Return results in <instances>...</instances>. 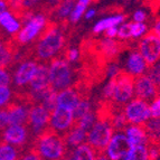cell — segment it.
<instances>
[{
  "mask_svg": "<svg viewBox=\"0 0 160 160\" xmlns=\"http://www.w3.org/2000/svg\"><path fill=\"white\" fill-rule=\"evenodd\" d=\"M68 30V25L65 26L48 19L47 24L36 39L27 46L30 53V58H34L39 63L49 64L53 58L63 56V53L67 47V40L69 39Z\"/></svg>",
  "mask_w": 160,
  "mask_h": 160,
  "instance_id": "1",
  "label": "cell"
},
{
  "mask_svg": "<svg viewBox=\"0 0 160 160\" xmlns=\"http://www.w3.org/2000/svg\"><path fill=\"white\" fill-rule=\"evenodd\" d=\"M27 148L32 150L38 159H66L67 146L64 138L51 127L32 138Z\"/></svg>",
  "mask_w": 160,
  "mask_h": 160,
  "instance_id": "2",
  "label": "cell"
},
{
  "mask_svg": "<svg viewBox=\"0 0 160 160\" xmlns=\"http://www.w3.org/2000/svg\"><path fill=\"white\" fill-rule=\"evenodd\" d=\"M49 76L51 86L55 91H62L73 85L74 78H78L76 69L71 67L64 57H55L49 62Z\"/></svg>",
  "mask_w": 160,
  "mask_h": 160,
  "instance_id": "3",
  "label": "cell"
},
{
  "mask_svg": "<svg viewBox=\"0 0 160 160\" xmlns=\"http://www.w3.org/2000/svg\"><path fill=\"white\" fill-rule=\"evenodd\" d=\"M114 133V129L107 120H96L90 130L88 131L86 141L98 153L99 159H104L105 149Z\"/></svg>",
  "mask_w": 160,
  "mask_h": 160,
  "instance_id": "4",
  "label": "cell"
},
{
  "mask_svg": "<svg viewBox=\"0 0 160 160\" xmlns=\"http://www.w3.org/2000/svg\"><path fill=\"white\" fill-rule=\"evenodd\" d=\"M134 78L136 76L126 69H120L117 74V83L111 101L119 105H126L134 94Z\"/></svg>",
  "mask_w": 160,
  "mask_h": 160,
  "instance_id": "5",
  "label": "cell"
},
{
  "mask_svg": "<svg viewBox=\"0 0 160 160\" xmlns=\"http://www.w3.org/2000/svg\"><path fill=\"white\" fill-rule=\"evenodd\" d=\"M48 19L49 18L44 13H36L28 22H25L22 29H19V32L12 35V39L18 45H28L34 39H36V37L47 24Z\"/></svg>",
  "mask_w": 160,
  "mask_h": 160,
  "instance_id": "6",
  "label": "cell"
},
{
  "mask_svg": "<svg viewBox=\"0 0 160 160\" xmlns=\"http://www.w3.org/2000/svg\"><path fill=\"white\" fill-rule=\"evenodd\" d=\"M49 120H51V112L46 110L43 105L35 104L30 108L27 128L29 130L32 139L44 132L49 127Z\"/></svg>",
  "mask_w": 160,
  "mask_h": 160,
  "instance_id": "7",
  "label": "cell"
},
{
  "mask_svg": "<svg viewBox=\"0 0 160 160\" xmlns=\"http://www.w3.org/2000/svg\"><path fill=\"white\" fill-rule=\"evenodd\" d=\"M138 51L141 53L147 62L148 66L160 59V38L153 29L148 32L137 46Z\"/></svg>",
  "mask_w": 160,
  "mask_h": 160,
  "instance_id": "8",
  "label": "cell"
},
{
  "mask_svg": "<svg viewBox=\"0 0 160 160\" xmlns=\"http://www.w3.org/2000/svg\"><path fill=\"white\" fill-rule=\"evenodd\" d=\"M2 140L25 151L28 147V144L30 143L32 137H30L29 130L26 126L9 124L3 131Z\"/></svg>",
  "mask_w": 160,
  "mask_h": 160,
  "instance_id": "9",
  "label": "cell"
},
{
  "mask_svg": "<svg viewBox=\"0 0 160 160\" xmlns=\"http://www.w3.org/2000/svg\"><path fill=\"white\" fill-rule=\"evenodd\" d=\"M132 147L133 146L126 134L115 132L113 133L112 138L105 149V155H107L108 159H126Z\"/></svg>",
  "mask_w": 160,
  "mask_h": 160,
  "instance_id": "10",
  "label": "cell"
},
{
  "mask_svg": "<svg viewBox=\"0 0 160 160\" xmlns=\"http://www.w3.org/2000/svg\"><path fill=\"white\" fill-rule=\"evenodd\" d=\"M124 114L129 123H143L151 118L150 105L147 101L136 98L124 105Z\"/></svg>",
  "mask_w": 160,
  "mask_h": 160,
  "instance_id": "11",
  "label": "cell"
},
{
  "mask_svg": "<svg viewBox=\"0 0 160 160\" xmlns=\"http://www.w3.org/2000/svg\"><path fill=\"white\" fill-rule=\"evenodd\" d=\"M24 46V45H22ZM12 39L6 37L0 39V68H8L18 63L19 52L22 47Z\"/></svg>",
  "mask_w": 160,
  "mask_h": 160,
  "instance_id": "12",
  "label": "cell"
},
{
  "mask_svg": "<svg viewBox=\"0 0 160 160\" xmlns=\"http://www.w3.org/2000/svg\"><path fill=\"white\" fill-rule=\"evenodd\" d=\"M73 123H74V117H73V111L71 110L65 109L63 107H57L51 113L49 127L62 136L72 128Z\"/></svg>",
  "mask_w": 160,
  "mask_h": 160,
  "instance_id": "13",
  "label": "cell"
},
{
  "mask_svg": "<svg viewBox=\"0 0 160 160\" xmlns=\"http://www.w3.org/2000/svg\"><path fill=\"white\" fill-rule=\"evenodd\" d=\"M160 94V90L148 75H139L134 78V95L144 101H153Z\"/></svg>",
  "mask_w": 160,
  "mask_h": 160,
  "instance_id": "14",
  "label": "cell"
},
{
  "mask_svg": "<svg viewBox=\"0 0 160 160\" xmlns=\"http://www.w3.org/2000/svg\"><path fill=\"white\" fill-rule=\"evenodd\" d=\"M3 108L8 112L9 124H22L27 127L32 105L20 102L18 100L11 99L10 102Z\"/></svg>",
  "mask_w": 160,
  "mask_h": 160,
  "instance_id": "15",
  "label": "cell"
},
{
  "mask_svg": "<svg viewBox=\"0 0 160 160\" xmlns=\"http://www.w3.org/2000/svg\"><path fill=\"white\" fill-rule=\"evenodd\" d=\"M38 63L36 61L26 59L19 63V67L13 73V88H20L29 84L34 76L36 69H37Z\"/></svg>",
  "mask_w": 160,
  "mask_h": 160,
  "instance_id": "16",
  "label": "cell"
},
{
  "mask_svg": "<svg viewBox=\"0 0 160 160\" xmlns=\"http://www.w3.org/2000/svg\"><path fill=\"white\" fill-rule=\"evenodd\" d=\"M48 64L45 63H39L37 66V69L32 76V81L29 82L30 91H38L43 90L48 86H51V76H49V67Z\"/></svg>",
  "mask_w": 160,
  "mask_h": 160,
  "instance_id": "17",
  "label": "cell"
},
{
  "mask_svg": "<svg viewBox=\"0 0 160 160\" xmlns=\"http://www.w3.org/2000/svg\"><path fill=\"white\" fill-rule=\"evenodd\" d=\"M81 100H82L81 93L78 91V88L72 85L62 90L61 93L57 94V107H63L73 111Z\"/></svg>",
  "mask_w": 160,
  "mask_h": 160,
  "instance_id": "18",
  "label": "cell"
},
{
  "mask_svg": "<svg viewBox=\"0 0 160 160\" xmlns=\"http://www.w3.org/2000/svg\"><path fill=\"white\" fill-rule=\"evenodd\" d=\"M66 159H73V160H94L99 159L98 153L90 144L81 143L74 148H69L67 149Z\"/></svg>",
  "mask_w": 160,
  "mask_h": 160,
  "instance_id": "19",
  "label": "cell"
},
{
  "mask_svg": "<svg viewBox=\"0 0 160 160\" xmlns=\"http://www.w3.org/2000/svg\"><path fill=\"white\" fill-rule=\"evenodd\" d=\"M75 7V0H61L49 19L62 25L69 24V15Z\"/></svg>",
  "mask_w": 160,
  "mask_h": 160,
  "instance_id": "20",
  "label": "cell"
},
{
  "mask_svg": "<svg viewBox=\"0 0 160 160\" xmlns=\"http://www.w3.org/2000/svg\"><path fill=\"white\" fill-rule=\"evenodd\" d=\"M127 68L128 72L131 73L133 76H139L146 73L148 68V64L144 57L141 55L139 51H134L130 54V56L127 62Z\"/></svg>",
  "mask_w": 160,
  "mask_h": 160,
  "instance_id": "21",
  "label": "cell"
},
{
  "mask_svg": "<svg viewBox=\"0 0 160 160\" xmlns=\"http://www.w3.org/2000/svg\"><path fill=\"white\" fill-rule=\"evenodd\" d=\"M127 137L132 143V146H139V144H147L148 134L146 129L143 128L142 123H132V126H127L126 130Z\"/></svg>",
  "mask_w": 160,
  "mask_h": 160,
  "instance_id": "22",
  "label": "cell"
},
{
  "mask_svg": "<svg viewBox=\"0 0 160 160\" xmlns=\"http://www.w3.org/2000/svg\"><path fill=\"white\" fill-rule=\"evenodd\" d=\"M86 136H88V131L84 130L81 127L73 124L72 128L69 129L65 134H63V138L65 140L67 149H69V148H74L78 144L83 143L86 140Z\"/></svg>",
  "mask_w": 160,
  "mask_h": 160,
  "instance_id": "23",
  "label": "cell"
},
{
  "mask_svg": "<svg viewBox=\"0 0 160 160\" xmlns=\"http://www.w3.org/2000/svg\"><path fill=\"white\" fill-rule=\"evenodd\" d=\"M0 26L5 28L6 32L8 34H16L19 32L22 24L18 22V19L13 16L9 10H5L3 12L0 13Z\"/></svg>",
  "mask_w": 160,
  "mask_h": 160,
  "instance_id": "24",
  "label": "cell"
},
{
  "mask_svg": "<svg viewBox=\"0 0 160 160\" xmlns=\"http://www.w3.org/2000/svg\"><path fill=\"white\" fill-rule=\"evenodd\" d=\"M127 18H128L127 15L119 13V15H114V16H111V17H108V18L102 19L101 22H96L95 26L93 27V34H100V32H104V30L110 28V27L118 26L119 24L123 22V20H126Z\"/></svg>",
  "mask_w": 160,
  "mask_h": 160,
  "instance_id": "25",
  "label": "cell"
},
{
  "mask_svg": "<svg viewBox=\"0 0 160 160\" xmlns=\"http://www.w3.org/2000/svg\"><path fill=\"white\" fill-rule=\"evenodd\" d=\"M22 150L15 147L12 144L7 143L5 141L0 142V160H15L20 159L22 155Z\"/></svg>",
  "mask_w": 160,
  "mask_h": 160,
  "instance_id": "26",
  "label": "cell"
},
{
  "mask_svg": "<svg viewBox=\"0 0 160 160\" xmlns=\"http://www.w3.org/2000/svg\"><path fill=\"white\" fill-rule=\"evenodd\" d=\"M92 111V105L90 99H82L78 104L75 107V109L73 110V117H74V122L75 121L80 120L81 118H83L84 115H86L88 113H90Z\"/></svg>",
  "mask_w": 160,
  "mask_h": 160,
  "instance_id": "27",
  "label": "cell"
},
{
  "mask_svg": "<svg viewBox=\"0 0 160 160\" xmlns=\"http://www.w3.org/2000/svg\"><path fill=\"white\" fill-rule=\"evenodd\" d=\"M90 3H92V0H78L73 11L69 15V22H73V24L78 22Z\"/></svg>",
  "mask_w": 160,
  "mask_h": 160,
  "instance_id": "28",
  "label": "cell"
},
{
  "mask_svg": "<svg viewBox=\"0 0 160 160\" xmlns=\"http://www.w3.org/2000/svg\"><path fill=\"white\" fill-rule=\"evenodd\" d=\"M149 153H148V146L147 144H139L133 146L129 155L127 156V160H137V159H148Z\"/></svg>",
  "mask_w": 160,
  "mask_h": 160,
  "instance_id": "29",
  "label": "cell"
},
{
  "mask_svg": "<svg viewBox=\"0 0 160 160\" xmlns=\"http://www.w3.org/2000/svg\"><path fill=\"white\" fill-rule=\"evenodd\" d=\"M146 75H148L153 81V83L160 90V59H158L156 63L148 66L147 71H146Z\"/></svg>",
  "mask_w": 160,
  "mask_h": 160,
  "instance_id": "30",
  "label": "cell"
},
{
  "mask_svg": "<svg viewBox=\"0 0 160 160\" xmlns=\"http://www.w3.org/2000/svg\"><path fill=\"white\" fill-rule=\"evenodd\" d=\"M131 27H132V22H126L122 24L119 28H118V37L121 40H129L130 37H132V32H131Z\"/></svg>",
  "mask_w": 160,
  "mask_h": 160,
  "instance_id": "31",
  "label": "cell"
},
{
  "mask_svg": "<svg viewBox=\"0 0 160 160\" xmlns=\"http://www.w3.org/2000/svg\"><path fill=\"white\" fill-rule=\"evenodd\" d=\"M80 56H81L80 48H68V46H67L62 57H64L68 63H74V62L80 59Z\"/></svg>",
  "mask_w": 160,
  "mask_h": 160,
  "instance_id": "32",
  "label": "cell"
},
{
  "mask_svg": "<svg viewBox=\"0 0 160 160\" xmlns=\"http://www.w3.org/2000/svg\"><path fill=\"white\" fill-rule=\"evenodd\" d=\"M12 98V92L8 86H2L0 88V109H2L10 102Z\"/></svg>",
  "mask_w": 160,
  "mask_h": 160,
  "instance_id": "33",
  "label": "cell"
},
{
  "mask_svg": "<svg viewBox=\"0 0 160 160\" xmlns=\"http://www.w3.org/2000/svg\"><path fill=\"white\" fill-rule=\"evenodd\" d=\"M9 126V117H8V112L5 108L0 109V139L2 140V133L5 129ZM3 141V140H2Z\"/></svg>",
  "mask_w": 160,
  "mask_h": 160,
  "instance_id": "34",
  "label": "cell"
},
{
  "mask_svg": "<svg viewBox=\"0 0 160 160\" xmlns=\"http://www.w3.org/2000/svg\"><path fill=\"white\" fill-rule=\"evenodd\" d=\"M147 32V26L142 22H132V27H131V32H132V38H139L141 35H143Z\"/></svg>",
  "mask_w": 160,
  "mask_h": 160,
  "instance_id": "35",
  "label": "cell"
},
{
  "mask_svg": "<svg viewBox=\"0 0 160 160\" xmlns=\"http://www.w3.org/2000/svg\"><path fill=\"white\" fill-rule=\"evenodd\" d=\"M150 113L151 118H160V94L152 101V104L150 105Z\"/></svg>",
  "mask_w": 160,
  "mask_h": 160,
  "instance_id": "36",
  "label": "cell"
},
{
  "mask_svg": "<svg viewBox=\"0 0 160 160\" xmlns=\"http://www.w3.org/2000/svg\"><path fill=\"white\" fill-rule=\"evenodd\" d=\"M11 83V76L5 68H0V88L2 86H9Z\"/></svg>",
  "mask_w": 160,
  "mask_h": 160,
  "instance_id": "37",
  "label": "cell"
},
{
  "mask_svg": "<svg viewBox=\"0 0 160 160\" xmlns=\"http://www.w3.org/2000/svg\"><path fill=\"white\" fill-rule=\"evenodd\" d=\"M118 35V28L117 26H112L108 28V29L104 30V37H108V38H114L117 37Z\"/></svg>",
  "mask_w": 160,
  "mask_h": 160,
  "instance_id": "38",
  "label": "cell"
},
{
  "mask_svg": "<svg viewBox=\"0 0 160 160\" xmlns=\"http://www.w3.org/2000/svg\"><path fill=\"white\" fill-rule=\"evenodd\" d=\"M147 18V15L143 10H137L133 13V20L134 22H143Z\"/></svg>",
  "mask_w": 160,
  "mask_h": 160,
  "instance_id": "39",
  "label": "cell"
},
{
  "mask_svg": "<svg viewBox=\"0 0 160 160\" xmlns=\"http://www.w3.org/2000/svg\"><path fill=\"white\" fill-rule=\"evenodd\" d=\"M8 10V0H0V13Z\"/></svg>",
  "mask_w": 160,
  "mask_h": 160,
  "instance_id": "40",
  "label": "cell"
},
{
  "mask_svg": "<svg viewBox=\"0 0 160 160\" xmlns=\"http://www.w3.org/2000/svg\"><path fill=\"white\" fill-rule=\"evenodd\" d=\"M153 30H155L156 34H157L160 38V18H158L155 22V25H153Z\"/></svg>",
  "mask_w": 160,
  "mask_h": 160,
  "instance_id": "41",
  "label": "cell"
},
{
  "mask_svg": "<svg viewBox=\"0 0 160 160\" xmlns=\"http://www.w3.org/2000/svg\"><path fill=\"white\" fill-rule=\"evenodd\" d=\"M95 13H96V11L94 10V9H90V10L86 11V13H85V19H86V20H88V19L93 18Z\"/></svg>",
  "mask_w": 160,
  "mask_h": 160,
  "instance_id": "42",
  "label": "cell"
},
{
  "mask_svg": "<svg viewBox=\"0 0 160 160\" xmlns=\"http://www.w3.org/2000/svg\"><path fill=\"white\" fill-rule=\"evenodd\" d=\"M152 144H157V146H159V147H160V133H159V136H158L156 142H155V143H152Z\"/></svg>",
  "mask_w": 160,
  "mask_h": 160,
  "instance_id": "43",
  "label": "cell"
},
{
  "mask_svg": "<svg viewBox=\"0 0 160 160\" xmlns=\"http://www.w3.org/2000/svg\"><path fill=\"white\" fill-rule=\"evenodd\" d=\"M6 37H7V36H5V35L2 34V32L0 30V39H1V38H6Z\"/></svg>",
  "mask_w": 160,
  "mask_h": 160,
  "instance_id": "44",
  "label": "cell"
},
{
  "mask_svg": "<svg viewBox=\"0 0 160 160\" xmlns=\"http://www.w3.org/2000/svg\"><path fill=\"white\" fill-rule=\"evenodd\" d=\"M127 1H129V0H127Z\"/></svg>",
  "mask_w": 160,
  "mask_h": 160,
  "instance_id": "45",
  "label": "cell"
}]
</instances>
